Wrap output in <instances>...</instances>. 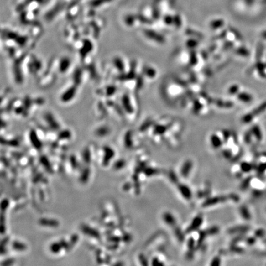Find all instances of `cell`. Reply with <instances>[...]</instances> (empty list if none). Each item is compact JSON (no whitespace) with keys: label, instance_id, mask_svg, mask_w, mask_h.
I'll return each instance as SVG.
<instances>
[{"label":"cell","instance_id":"cell-1","mask_svg":"<svg viewBox=\"0 0 266 266\" xmlns=\"http://www.w3.org/2000/svg\"><path fill=\"white\" fill-rule=\"evenodd\" d=\"M239 196L235 194H229L227 195H217L210 196L203 201L201 203V208H210L220 204L227 203L228 201L237 202L239 200Z\"/></svg>","mask_w":266,"mask_h":266},{"label":"cell","instance_id":"cell-2","mask_svg":"<svg viewBox=\"0 0 266 266\" xmlns=\"http://www.w3.org/2000/svg\"><path fill=\"white\" fill-rule=\"evenodd\" d=\"M204 221V217L202 214H198L191 221L190 224L185 230L186 234H191L193 232L200 231Z\"/></svg>","mask_w":266,"mask_h":266},{"label":"cell","instance_id":"cell-3","mask_svg":"<svg viewBox=\"0 0 266 266\" xmlns=\"http://www.w3.org/2000/svg\"><path fill=\"white\" fill-rule=\"evenodd\" d=\"M194 161L191 159L185 160L180 168L179 173L180 177L184 179H189L194 168Z\"/></svg>","mask_w":266,"mask_h":266},{"label":"cell","instance_id":"cell-4","mask_svg":"<svg viewBox=\"0 0 266 266\" xmlns=\"http://www.w3.org/2000/svg\"><path fill=\"white\" fill-rule=\"evenodd\" d=\"M176 185L179 194L182 196L184 200L187 201H191L192 200L193 192L189 185L180 182L177 184Z\"/></svg>","mask_w":266,"mask_h":266},{"label":"cell","instance_id":"cell-5","mask_svg":"<svg viewBox=\"0 0 266 266\" xmlns=\"http://www.w3.org/2000/svg\"><path fill=\"white\" fill-rule=\"evenodd\" d=\"M163 222L169 227L174 228L177 226V219L170 211H164L161 215Z\"/></svg>","mask_w":266,"mask_h":266},{"label":"cell","instance_id":"cell-6","mask_svg":"<svg viewBox=\"0 0 266 266\" xmlns=\"http://www.w3.org/2000/svg\"><path fill=\"white\" fill-rule=\"evenodd\" d=\"M210 142L212 148L215 150L222 149L224 145L223 137L222 138H220V137L216 134H214L210 136Z\"/></svg>","mask_w":266,"mask_h":266},{"label":"cell","instance_id":"cell-7","mask_svg":"<svg viewBox=\"0 0 266 266\" xmlns=\"http://www.w3.org/2000/svg\"><path fill=\"white\" fill-rule=\"evenodd\" d=\"M115 152L110 147H105L103 149V158L102 159V164L107 166L110 160L115 157Z\"/></svg>","mask_w":266,"mask_h":266},{"label":"cell","instance_id":"cell-8","mask_svg":"<svg viewBox=\"0 0 266 266\" xmlns=\"http://www.w3.org/2000/svg\"><path fill=\"white\" fill-rule=\"evenodd\" d=\"M166 259L164 255L161 253H159L150 259V264L152 266H164L166 264Z\"/></svg>","mask_w":266,"mask_h":266},{"label":"cell","instance_id":"cell-9","mask_svg":"<svg viewBox=\"0 0 266 266\" xmlns=\"http://www.w3.org/2000/svg\"><path fill=\"white\" fill-rule=\"evenodd\" d=\"M173 230L175 236L178 240V242L180 243H183L185 240V235H187L185 231H182L178 226L174 227Z\"/></svg>","mask_w":266,"mask_h":266},{"label":"cell","instance_id":"cell-10","mask_svg":"<svg viewBox=\"0 0 266 266\" xmlns=\"http://www.w3.org/2000/svg\"><path fill=\"white\" fill-rule=\"evenodd\" d=\"M239 213L244 220L249 221L251 219V214L249 212L248 207L245 205H242L239 208Z\"/></svg>","mask_w":266,"mask_h":266},{"label":"cell","instance_id":"cell-11","mask_svg":"<svg viewBox=\"0 0 266 266\" xmlns=\"http://www.w3.org/2000/svg\"><path fill=\"white\" fill-rule=\"evenodd\" d=\"M239 170L242 171V173H248L252 170L251 164L248 162H242L238 166Z\"/></svg>","mask_w":266,"mask_h":266},{"label":"cell","instance_id":"cell-12","mask_svg":"<svg viewBox=\"0 0 266 266\" xmlns=\"http://www.w3.org/2000/svg\"><path fill=\"white\" fill-rule=\"evenodd\" d=\"M246 231H247V227L246 226H237V227H233L230 228L228 230V233L232 235V234H235L237 233L243 232Z\"/></svg>","mask_w":266,"mask_h":266},{"label":"cell","instance_id":"cell-13","mask_svg":"<svg viewBox=\"0 0 266 266\" xmlns=\"http://www.w3.org/2000/svg\"><path fill=\"white\" fill-rule=\"evenodd\" d=\"M40 224L43 226H57L59 225V223L57 221L53 220V219H43L40 221Z\"/></svg>","mask_w":266,"mask_h":266},{"label":"cell","instance_id":"cell-14","mask_svg":"<svg viewBox=\"0 0 266 266\" xmlns=\"http://www.w3.org/2000/svg\"><path fill=\"white\" fill-rule=\"evenodd\" d=\"M13 248L16 250H24L26 248V245L23 243L18 242V241H14L12 245Z\"/></svg>","mask_w":266,"mask_h":266},{"label":"cell","instance_id":"cell-15","mask_svg":"<svg viewBox=\"0 0 266 266\" xmlns=\"http://www.w3.org/2000/svg\"><path fill=\"white\" fill-rule=\"evenodd\" d=\"M221 261H222V259H221V256H219V255L215 256L212 259L210 265L211 266H220L221 264V263H222Z\"/></svg>","mask_w":266,"mask_h":266},{"label":"cell","instance_id":"cell-16","mask_svg":"<svg viewBox=\"0 0 266 266\" xmlns=\"http://www.w3.org/2000/svg\"><path fill=\"white\" fill-rule=\"evenodd\" d=\"M208 236H211L217 234L219 232V228L217 226H213L206 230Z\"/></svg>","mask_w":266,"mask_h":266},{"label":"cell","instance_id":"cell-17","mask_svg":"<svg viewBox=\"0 0 266 266\" xmlns=\"http://www.w3.org/2000/svg\"><path fill=\"white\" fill-rule=\"evenodd\" d=\"M139 262L141 263V265H149V259L147 258L146 256H145L143 254H141L139 256Z\"/></svg>","mask_w":266,"mask_h":266},{"label":"cell","instance_id":"cell-18","mask_svg":"<svg viewBox=\"0 0 266 266\" xmlns=\"http://www.w3.org/2000/svg\"><path fill=\"white\" fill-rule=\"evenodd\" d=\"M125 164H126L125 160H118V161H117L115 163V166H115V168L118 170H120V169L123 168V167L125 166Z\"/></svg>","mask_w":266,"mask_h":266}]
</instances>
